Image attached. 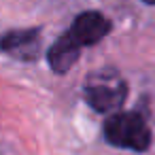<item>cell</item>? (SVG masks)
Listing matches in <instances>:
<instances>
[{"label": "cell", "mask_w": 155, "mask_h": 155, "mask_svg": "<svg viewBox=\"0 0 155 155\" xmlns=\"http://www.w3.org/2000/svg\"><path fill=\"white\" fill-rule=\"evenodd\" d=\"M38 47H41V30L38 28L11 30L0 41V51H5L17 60H24V62H34L38 58Z\"/></svg>", "instance_id": "4"}, {"label": "cell", "mask_w": 155, "mask_h": 155, "mask_svg": "<svg viewBox=\"0 0 155 155\" xmlns=\"http://www.w3.org/2000/svg\"><path fill=\"white\" fill-rule=\"evenodd\" d=\"M142 2H147V5H155V0H142Z\"/></svg>", "instance_id": "6"}, {"label": "cell", "mask_w": 155, "mask_h": 155, "mask_svg": "<svg viewBox=\"0 0 155 155\" xmlns=\"http://www.w3.org/2000/svg\"><path fill=\"white\" fill-rule=\"evenodd\" d=\"M83 98L96 113H119L127 100V83L115 68H98L85 77Z\"/></svg>", "instance_id": "1"}, {"label": "cell", "mask_w": 155, "mask_h": 155, "mask_svg": "<svg viewBox=\"0 0 155 155\" xmlns=\"http://www.w3.org/2000/svg\"><path fill=\"white\" fill-rule=\"evenodd\" d=\"M0 41H2V36H0Z\"/></svg>", "instance_id": "7"}, {"label": "cell", "mask_w": 155, "mask_h": 155, "mask_svg": "<svg viewBox=\"0 0 155 155\" xmlns=\"http://www.w3.org/2000/svg\"><path fill=\"white\" fill-rule=\"evenodd\" d=\"M104 140L119 149H130L142 153L151 147V127L142 115L134 110H119L104 121Z\"/></svg>", "instance_id": "2"}, {"label": "cell", "mask_w": 155, "mask_h": 155, "mask_svg": "<svg viewBox=\"0 0 155 155\" xmlns=\"http://www.w3.org/2000/svg\"><path fill=\"white\" fill-rule=\"evenodd\" d=\"M79 55L81 51L68 41L66 34H62L49 49H47V62H49V68L58 74H64L68 72L77 62H79Z\"/></svg>", "instance_id": "5"}, {"label": "cell", "mask_w": 155, "mask_h": 155, "mask_svg": "<svg viewBox=\"0 0 155 155\" xmlns=\"http://www.w3.org/2000/svg\"><path fill=\"white\" fill-rule=\"evenodd\" d=\"M113 30V21L100 13V11H83L74 17L72 26L64 32L68 36V41L81 51V47H91L96 43H100L102 38L108 36V32Z\"/></svg>", "instance_id": "3"}]
</instances>
